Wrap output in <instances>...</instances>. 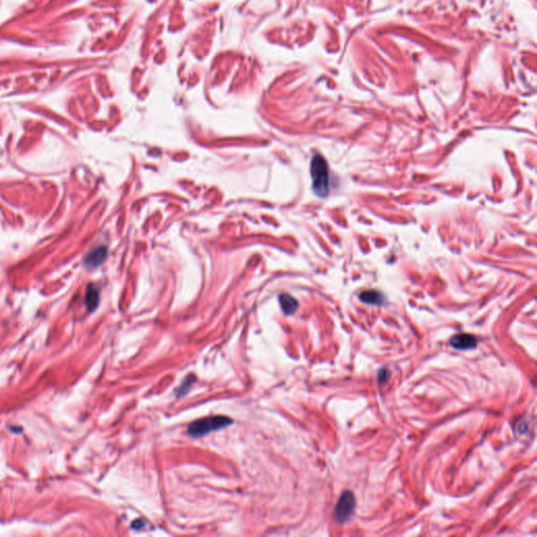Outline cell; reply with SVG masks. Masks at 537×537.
Instances as JSON below:
<instances>
[{"label": "cell", "mask_w": 537, "mask_h": 537, "mask_svg": "<svg viewBox=\"0 0 537 537\" xmlns=\"http://www.w3.org/2000/svg\"><path fill=\"white\" fill-rule=\"evenodd\" d=\"M388 377H389V372H388L387 369L383 368V369L379 371L378 379L380 381V383H385V382L388 380Z\"/></svg>", "instance_id": "cell-10"}, {"label": "cell", "mask_w": 537, "mask_h": 537, "mask_svg": "<svg viewBox=\"0 0 537 537\" xmlns=\"http://www.w3.org/2000/svg\"><path fill=\"white\" fill-rule=\"evenodd\" d=\"M194 382H195L194 376H190V377L188 376V377L183 381V383H181V384L179 385V389L177 390V396H178V397L184 396V395L187 393V391L189 390L190 386L192 385V384L194 383Z\"/></svg>", "instance_id": "cell-9"}, {"label": "cell", "mask_w": 537, "mask_h": 537, "mask_svg": "<svg viewBox=\"0 0 537 537\" xmlns=\"http://www.w3.org/2000/svg\"><path fill=\"white\" fill-rule=\"evenodd\" d=\"M279 303L286 315H293L299 306L297 300L289 294H281L279 296Z\"/></svg>", "instance_id": "cell-6"}, {"label": "cell", "mask_w": 537, "mask_h": 537, "mask_svg": "<svg viewBox=\"0 0 537 537\" xmlns=\"http://www.w3.org/2000/svg\"><path fill=\"white\" fill-rule=\"evenodd\" d=\"M356 500L351 491H344L337 503L334 511V520L337 524H344L351 520L354 514Z\"/></svg>", "instance_id": "cell-3"}, {"label": "cell", "mask_w": 537, "mask_h": 537, "mask_svg": "<svg viewBox=\"0 0 537 537\" xmlns=\"http://www.w3.org/2000/svg\"><path fill=\"white\" fill-rule=\"evenodd\" d=\"M99 301H100L99 291L95 287L89 286L86 292V297H85V303H86L88 311L90 312L95 311L99 304Z\"/></svg>", "instance_id": "cell-8"}, {"label": "cell", "mask_w": 537, "mask_h": 537, "mask_svg": "<svg viewBox=\"0 0 537 537\" xmlns=\"http://www.w3.org/2000/svg\"><path fill=\"white\" fill-rule=\"evenodd\" d=\"M450 344H451V347L454 348V349L461 350V351H466V350L476 349L477 345V340L476 337L472 336V335L460 334V335L452 337L451 340H450Z\"/></svg>", "instance_id": "cell-4"}, {"label": "cell", "mask_w": 537, "mask_h": 537, "mask_svg": "<svg viewBox=\"0 0 537 537\" xmlns=\"http://www.w3.org/2000/svg\"><path fill=\"white\" fill-rule=\"evenodd\" d=\"M107 257V249L105 247H100L93 252H90L86 259H85V266L88 268H97L101 266L105 261Z\"/></svg>", "instance_id": "cell-5"}, {"label": "cell", "mask_w": 537, "mask_h": 537, "mask_svg": "<svg viewBox=\"0 0 537 537\" xmlns=\"http://www.w3.org/2000/svg\"><path fill=\"white\" fill-rule=\"evenodd\" d=\"M145 526V523L141 520H138L135 521L133 524H132V528L133 529H141V528H143Z\"/></svg>", "instance_id": "cell-11"}, {"label": "cell", "mask_w": 537, "mask_h": 537, "mask_svg": "<svg viewBox=\"0 0 537 537\" xmlns=\"http://www.w3.org/2000/svg\"><path fill=\"white\" fill-rule=\"evenodd\" d=\"M360 300L364 303L367 304H374V305H380L384 302V297L378 291L369 290L364 291L360 294Z\"/></svg>", "instance_id": "cell-7"}, {"label": "cell", "mask_w": 537, "mask_h": 537, "mask_svg": "<svg viewBox=\"0 0 537 537\" xmlns=\"http://www.w3.org/2000/svg\"><path fill=\"white\" fill-rule=\"evenodd\" d=\"M311 178L314 192L320 197L329 194L330 191V175L329 166L322 156L317 154L311 162Z\"/></svg>", "instance_id": "cell-1"}, {"label": "cell", "mask_w": 537, "mask_h": 537, "mask_svg": "<svg viewBox=\"0 0 537 537\" xmlns=\"http://www.w3.org/2000/svg\"><path fill=\"white\" fill-rule=\"evenodd\" d=\"M233 423L232 418L225 416H213L199 418L191 423L188 427V433L191 436H202L211 431L220 430Z\"/></svg>", "instance_id": "cell-2"}]
</instances>
